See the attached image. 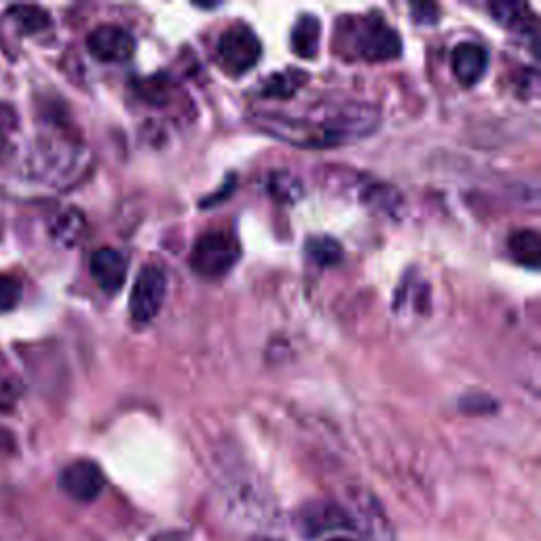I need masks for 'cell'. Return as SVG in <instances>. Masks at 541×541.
<instances>
[{"mask_svg":"<svg viewBox=\"0 0 541 541\" xmlns=\"http://www.w3.org/2000/svg\"><path fill=\"white\" fill-rule=\"evenodd\" d=\"M167 282L159 267L146 265L136 277V284L129 296V313L136 324L153 322L165 301Z\"/></svg>","mask_w":541,"mask_h":541,"instance_id":"5b68a950","label":"cell"},{"mask_svg":"<svg viewBox=\"0 0 541 541\" xmlns=\"http://www.w3.org/2000/svg\"><path fill=\"white\" fill-rule=\"evenodd\" d=\"M489 13L493 20L499 22L503 28L518 32L522 36H529L533 45L537 47V20L533 11L522 3H491Z\"/></svg>","mask_w":541,"mask_h":541,"instance_id":"30bf717a","label":"cell"},{"mask_svg":"<svg viewBox=\"0 0 541 541\" xmlns=\"http://www.w3.org/2000/svg\"><path fill=\"white\" fill-rule=\"evenodd\" d=\"M89 269L104 294H117L127 279V258L115 248H100L93 252Z\"/></svg>","mask_w":541,"mask_h":541,"instance_id":"ba28073f","label":"cell"},{"mask_svg":"<svg viewBox=\"0 0 541 541\" xmlns=\"http://www.w3.org/2000/svg\"><path fill=\"white\" fill-rule=\"evenodd\" d=\"M305 81H307V74L303 70L290 68L284 72H277V74H273L271 79H267L263 83V96L282 98V100L292 98L294 93L303 87Z\"/></svg>","mask_w":541,"mask_h":541,"instance_id":"5bb4252c","label":"cell"},{"mask_svg":"<svg viewBox=\"0 0 541 541\" xmlns=\"http://www.w3.org/2000/svg\"><path fill=\"white\" fill-rule=\"evenodd\" d=\"M87 49L93 58L106 64H121L132 58L136 51V43L132 34L121 26H98L87 36Z\"/></svg>","mask_w":541,"mask_h":541,"instance_id":"8992f818","label":"cell"},{"mask_svg":"<svg viewBox=\"0 0 541 541\" xmlns=\"http://www.w3.org/2000/svg\"><path fill=\"white\" fill-rule=\"evenodd\" d=\"M307 252L320 267H334V265H339L341 258H343L341 244L330 237L311 239L309 246H307Z\"/></svg>","mask_w":541,"mask_h":541,"instance_id":"ac0fdd59","label":"cell"},{"mask_svg":"<svg viewBox=\"0 0 541 541\" xmlns=\"http://www.w3.org/2000/svg\"><path fill=\"white\" fill-rule=\"evenodd\" d=\"M11 22L15 24V28L20 30L22 34H36L43 32L51 26L49 13L43 11L41 7H32V5H20V7H11L9 13Z\"/></svg>","mask_w":541,"mask_h":541,"instance_id":"9a60e30c","label":"cell"},{"mask_svg":"<svg viewBox=\"0 0 541 541\" xmlns=\"http://www.w3.org/2000/svg\"><path fill=\"white\" fill-rule=\"evenodd\" d=\"M269 193L282 203H296L303 197V184L290 172H273L267 178Z\"/></svg>","mask_w":541,"mask_h":541,"instance_id":"2e32d148","label":"cell"},{"mask_svg":"<svg viewBox=\"0 0 541 541\" xmlns=\"http://www.w3.org/2000/svg\"><path fill=\"white\" fill-rule=\"evenodd\" d=\"M60 487L72 499L93 501L104 491V474L93 461H74L60 474Z\"/></svg>","mask_w":541,"mask_h":541,"instance_id":"52a82bcc","label":"cell"},{"mask_svg":"<svg viewBox=\"0 0 541 541\" xmlns=\"http://www.w3.org/2000/svg\"><path fill=\"white\" fill-rule=\"evenodd\" d=\"M353 49L366 62H389L400 58L402 41L398 32L379 15H366L353 22Z\"/></svg>","mask_w":541,"mask_h":541,"instance_id":"7a4b0ae2","label":"cell"},{"mask_svg":"<svg viewBox=\"0 0 541 541\" xmlns=\"http://www.w3.org/2000/svg\"><path fill=\"white\" fill-rule=\"evenodd\" d=\"M22 298V284L11 275L0 273V313L15 309Z\"/></svg>","mask_w":541,"mask_h":541,"instance_id":"d6986e66","label":"cell"},{"mask_svg":"<svg viewBox=\"0 0 541 541\" xmlns=\"http://www.w3.org/2000/svg\"><path fill=\"white\" fill-rule=\"evenodd\" d=\"M322 26L315 15H301L292 30V49L298 58H315L320 51Z\"/></svg>","mask_w":541,"mask_h":541,"instance_id":"7c38bea8","label":"cell"},{"mask_svg":"<svg viewBox=\"0 0 541 541\" xmlns=\"http://www.w3.org/2000/svg\"><path fill=\"white\" fill-rule=\"evenodd\" d=\"M256 127L265 134L303 148L341 146L377 132L381 115L375 106L362 102L320 104L301 117L263 115Z\"/></svg>","mask_w":541,"mask_h":541,"instance_id":"6da1fadb","label":"cell"},{"mask_svg":"<svg viewBox=\"0 0 541 541\" xmlns=\"http://www.w3.org/2000/svg\"><path fill=\"white\" fill-rule=\"evenodd\" d=\"M239 258L237 241L225 231H208L197 239L191 254V265L197 275L218 279L227 275Z\"/></svg>","mask_w":541,"mask_h":541,"instance_id":"3957f363","label":"cell"},{"mask_svg":"<svg viewBox=\"0 0 541 541\" xmlns=\"http://www.w3.org/2000/svg\"><path fill=\"white\" fill-rule=\"evenodd\" d=\"M330 541H353V539H347V537H337V539H330Z\"/></svg>","mask_w":541,"mask_h":541,"instance_id":"ffe728a7","label":"cell"},{"mask_svg":"<svg viewBox=\"0 0 541 541\" xmlns=\"http://www.w3.org/2000/svg\"><path fill=\"white\" fill-rule=\"evenodd\" d=\"M510 252L520 265L539 269L541 265V237L537 231H516L510 237Z\"/></svg>","mask_w":541,"mask_h":541,"instance_id":"4fadbf2b","label":"cell"},{"mask_svg":"<svg viewBox=\"0 0 541 541\" xmlns=\"http://www.w3.org/2000/svg\"><path fill=\"white\" fill-rule=\"evenodd\" d=\"M260 53H263V45L254 30L244 24L229 28L220 36L216 47V58L229 74H246L258 64Z\"/></svg>","mask_w":541,"mask_h":541,"instance_id":"277c9868","label":"cell"},{"mask_svg":"<svg viewBox=\"0 0 541 541\" xmlns=\"http://www.w3.org/2000/svg\"><path fill=\"white\" fill-rule=\"evenodd\" d=\"M85 229V218L77 210H68L60 214L53 222V237L64 246H74L81 239Z\"/></svg>","mask_w":541,"mask_h":541,"instance_id":"e0dca14e","label":"cell"},{"mask_svg":"<svg viewBox=\"0 0 541 541\" xmlns=\"http://www.w3.org/2000/svg\"><path fill=\"white\" fill-rule=\"evenodd\" d=\"M453 72L463 85H476L489 70V53L478 43H459L453 51Z\"/></svg>","mask_w":541,"mask_h":541,"instance_id":"9c48e42d","label":"cell"},{"mask_svg":"<svg viewBox=\"0 0 541 541\" xmlns=\"http://www.w3.org/2000/svg\"><path fill=\"white\" fill-rule=\"evenodd\" d=\"M298 522L303 525V531L307 529L313 533L351 525L349 516L341 508L332 506V503H311V506L303 508V512L298 514Z\"/></svg>","mask_w":541,"mask_h":541,"instance_id":"8fae6325","label":"cell"}]
</instances>
